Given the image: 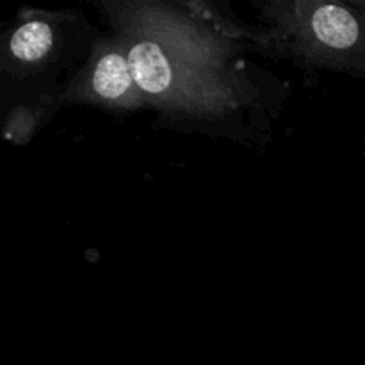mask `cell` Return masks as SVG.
<instances>
[{
	"label": "cell",
	"mask_w": 365,
	"mask_h": 365,
	"mask_svg": "<svg viewBox=\"0 0 365 365\" xmlns=\"http://www.w3.org/2000/svg\"><path fill=\"white\" fill-rule=\"evenodd\" d=\"M135 78L128 57L121 50L100 56L91 71V91L98 98L113 103H130L135 100Z\"/></svg>",
	"instance_id": "6da1fadb"
},
{
	"label": "cell",
	"mask_w": 365,
	"mask_h": 365,
	"mask_svg": "<svg viewBox=\"0 0 365 365\" xmlns=\"http://www.w3.org/2000/svg\"><path fill=\"white\" fill-rule=\"evenodd\" d=\"M53 46L52 25L43 20H31L21 25L9 43L11 56L20 64H36L48 56Z\"/></svg>",
	"instance_id": "3957f363"
},
{
	"label": "cell",
	"mask_w": 365,
	"mask_h": 365,
	"mask_svg": "<svg viewBox=\"0 0 365 365\" xmlns=\"http://www.w3.org/2000/svg\"><path fill=\"white\" fill-rule=\"evenodd\" d=\"M310 25L317 39L335 48H351L365 34L362 20L339 6L317 7Z\"/></svg>",
	"instance_id": "7a4b0ae2"
}]
</instances>
